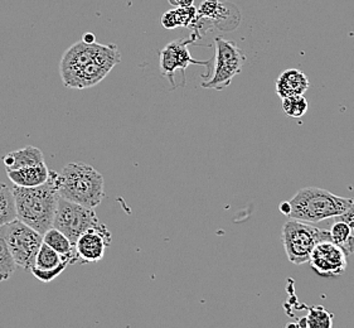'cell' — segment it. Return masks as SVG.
Masks as SVG:
<instances>
[{"label": "cell", "mask_w": 354, "mask_h": 328, "mask_svg": "<svg viewBox=\"0 0 354 328\" xmlns=\"http://www.w3.org/2000/svg\"><path fill=\"white\" fill-rule=\"evenodd\" d=\"M58 173L50 171L46 183L37 187H12L15 193L17 217L38 233L44 234L53 228L59 190L57 183Z\"/></svg>", "instance_id": "cell-1"}, {"label": "cell", "mask_w": 354, "mask_h": 328, "mask_svg": "<svg viewBox=\"0 0 354 328\" xmlns=\"http://www.w3.org/2000/svg\"><path fill=\"white\" fill-rule=\"evenodd\" d=\"M59 196L82 206L95 208L105 197L102 174L90 164H66L57 177Z\"/></svg>", "instance_id": "cell-2"}, {"label": "cell", "mask_w": 354, "mask_h": 328, "mask_svg": "<svg viewBox=\"0 0 354 328\" xmlns=\"http://www.w3.org/2000/svg\"><path fill=\"white\" fill-rule=\"evenodd\" d=\"M289 202L291 212L288 217L315 225L347 212L354 199L340 197L318 187H304Z\"/></svg>", "instance_id": "cell-3"}, {"label": "cell", "mask_w": 354, "mask_h": 328, "mask_svg": "<svg viewBox=\"0 0 354 328\" xmlns=\"http://www.w3.org/2000/svg\"><path fill=\"white\" fill-rule=\"evenodd\" d=\"M281 240L289 262L301 265L309 263L313 251L319 243L329 240V233L312 224L290 219L283 224Z\"/></svg>", "instance_id": "cell-4"}, {"label": "cell", "mask_w": 354, "mask_h": 328, "mask_svg": "<svg viewBox=\"0 0 354 328\" xmlns=\"http://www.w3.org/2000/svg\"><path fill=\"white\" fill-rule=\"evenodd\" d=\"M216 44V64L213 67L211 79L202 82V87L223 90L230 86L246 62V56L234 41H228L222 37L214 38Z\"/></svg>", "instance_id": "cell-5"}, {"label": "cell", "mask_w": 354, "mask_h": 328, "mask_svg": "<svg viewBox=\"0 0 354 328\" xmlns=\"http://www.w3.org/2000/svg\"><path fill=\"white\" fill-rule=\"evenodd\" d=\"M7 240L17 266L23 271H32L42 246L43 234L17 219L7 225Z\"/></svg>", "instance_id": "cell-6"}, {"label": "cell", "mask_w": 354, "mask_h": 328, "mask_svg": "<svg viewBox=\"0 0 354 328\" xmlns=\"http://www.w3.org/2000/svg\"><path fill=\"white\" fill-rule=\"evenodd\" d=\"M99 222L97 215L91 207L82 206L59 197L53 228L62 231L73 245H76L80 236Z\"/></svg>", "instance_id": "cell-7"}, {"label": "cell", "mask_w": 354, "mask_h": 328, "mask_svg": "<svg viewBox=\"0 0 354 328\" xmlns=\"http://www.w3.org/2000/svg\"><path fill=\"white\" fill-rule=\"evenodd\" d=\"M120 61L121 55L116 44H101L96 56L64 86L82 90L97 85Z\"/></svg>", "instance_id": "cell-8"}, {"label": "cell", "mask_w": 354, "mask_h": 328, "mask_svg": "<svg viewBox=\"0 0 354 328\" xmlns=\"http://www.w3.org/2000/svg\"><path fill=\"white\" fill-rule=\"evenodd\" d=\"M197 39L196 33L192 35L191 38L177 39L168 43L163 50L160 51V71L164 78H168L171 86L174 84V73L180 70L185 75V71L189 64H202L208 66L209 61H197L192 57L191 52L188 50V44Z\"/></svg>", "instance_id": "cell-9"}, {"label": "cell", "mask_w": 354, "mask_h": 328, "mask_svg": "<svg viewBox=\"0 0 354 328\" xmlns=\"http://www.w3.org/2000/svg\"><path fill=\"white\" fill-rule=\"evenodd\" d=\"M347 257L337 244L326 240L315 246L309 264L323 278H338L347 269Z\"/></svg>", "instance_id": "cell-10"}, {"label": "cell", "mask_w": 354, "mask_h": 328, "mask_svg": "<svg viewBox=\"0 0 354 328\" xmlns=\"http://www.w3.org/2000/svg\"><path fill=\"white\" fill-rule=\"evenodd\" d=\"M111 233L106 225L97 224L78 237L76 243L78 260L81 264L97 263L104 259L105 250L111 244Z\"/></svg>", "instance_id": "cell-11"}, {"label": "cell", "mask_w": 354, "mask_h": 328, "mask_svg": "<svg viewBox=\"0 0 354 328\" xmlns=\"http://www.w3.org/2000/svg\"><path fill=\"white\" fill-rule=\"evenodd\" d=\"M100 46L99 43H86L81 39L64 52L59 62V75L64 85L96 56Z\"/></svg>", "instance_id": "cell-12"}, {"label": "cell", "mask_w": 354, "mask_h": 328, "mask_svg": "<svg viewBox=\"0 0 354 328\" xmlns=\"http://www.w3.org/2000/svg\"><path fill=\"white\" fill-rule=\"evenodd\" d=\"M309 80L304 72L298 69H290L283 71L277 80V93L281 98H289L294 95H304L309 89Z\"/></svg>", "instance_id": "cell-13"}, {"label": "cell", "mask_w": 354, "mask_h": 328, "mask_svg": "<svg viewBox=\"0 0 354 328\" xmlns=\"http://www.w3.org/2000/svg\"><path fill=\"white\" fill-rule=\"evenodd\" d=\"M8 179L13 182V185L19 187H37L46 183L50 177V171L46 162L30 165L21 170L8 171Z\"/></svg>", "instance_id": "cell-14"}, {"label": "cell", "mask_w": 354, "mask_h": 328, "mask_svg": "<svg viewBox=\"0 0 354 328\" xmlns=\"http://www.w3.org/2000/svg\"><path fill=\"white\" fill-rule=\"evenodd\" d=\"M43 162H44V156L42 152L32 145L24 147L23 149L10 152L3 157V163L6 165L7 172L21 170V168L36 165Z\"/></svg>", "instance_id": "cell-15"}, {"label": "cell", "mask_w": 354, "mask_h": 328, "mask_svg": "<svg viewBox=\"0 0 354 328\" xmlns=\"http://www.w3.org/2000/svg\"><path fill=\"white\" fill-rule=\"evenodd\" d=\"M78 259L75 257H62L56 250L52 249L47 244H42L36 257V264L33 268L41 271H53L64 264H77Z\"/></svg>", "instance_id": "cell-16"}, {"label": "cell", "mask_w": 354, "mask_h": 328, "mask_svg": "<svg viewBox=\"0 0 354 328\" xmlns=\"http://www.w3.org/2000/svg\"><path fill=\"white\" fill-rule=\"evenodd\" d=\"M329 242L337 244L346 251L348 257L354 253V233L347 222L335 219L333 225L328 228Z\"/></svg>", "instance_id": "cell-17"}, {"label": "cell", "mask_w": 354, "mask_h": 328, "mask_svg": "<svg viewBox=\"0 0 354 328\" xmlns=\"http://www.w3.org/2000/svg\"><path fill=\"white\" fill-rule=\"evenodd\" d=\"M43 243L47 244L52 249L56 250L57 253H59L62 257H75L78 259L76 245H73L71 240L58 228H50L47 233H44Z\"/></svg>", "instance_id": "cell-18"}, {"label": "cell", "mask_w": 354, "mask_h": 328, "mask_svg": "<svg viewBox=\"0 0 354 328\" xmlns=\"http://www.w3.org/2000/svg\"><path fill=\"white\" fill-rule=\"evenodd\" d=\"M17 263L9 249L7 240V225L0 228V283L6 282L13 275Z\"/></svg>", "instance_id": "cell-19"}, {"label": "cell", "mask_w": 354, "mask_h": 328, "mask_svg": "<svg viewBox=\"0 0 354 328\" xmlns=\"http://www.w3.org/2000/svg\"><path fill=\"white\" fill-rule=\"evenodd\" d=\"M15 193L10 187L0 182V228L17 220Z\"/></svg>", "instance_id": "cell-20"}, {"label": "cell", "mask_w": 354, "mask_h": 328, "mask_svg": "<svg viewBox=\"0 0 354 328\" xmlns=\"http://www.w3.org/2000/svg\"><path fill=\"white\" fill-rule=\"evenodd\" d=\"M298 327L330 328L333 327V314L329 313L324 307H312L304 318L299 320Z\"/></svg>", "instance_id": "cell-21"}, {"label": "cell", "mask_w": 354, "mask_h": 328, "mask_svg": "<svg viewBox=\"0 0 354 328\" xmlns=\"http://www.w3.org/2000/svg\"><path fill=\"white\" fill-rule=\"evenodd\" d=\"M283 110L289 118H301L308 111V100L304 95H294L283 99Z\"/></svg>", "instance_id": "cell-22"}, {"label": "cell", "mask_w": 354, "mask_h": 328, "mask_svg": "<svg viewBox=\"0 0 354 328\" xmlns=\"http://www.w3.org/2000/svg\"><path fill=\"white\" fill-rule=\"evenodd\" d=\"M223 12H226V8L220 3V0H205L199 7L198 15L217 21L223 17Z\"/></svg>", "instance_id": "cell-23"}, {"label": "cell", "mask_w": 354, "mask_h": 328, "mask_svg": "<svg viewBox=\"0 0 354 328\" xmlns=\"http://www.w3.org/2000/svg\"><path fill=\"white\" fill-rule=\"evenodd\" d=\"M68 266H70V265L64 264L62 266L57 268V269H53V271H41V269H37V268H32L30 273H32V274L35 275V278L38 279L39 282L50 283L52 280H55L58 275H61V273H64Z\"/></svg>", "instance_id": "cell-24"}, {"label": "cell", "mask_w": 354, "mask_h": 328, "mask_svg": "<svg viewBox=\"0 0 354 328\" xmlns=\"http://www.w3.org/2000/svg\"><path fill=\"white\" fill-rule=\"evenodd\" d=\"M162 26L165 29L178 28L177 13H176V8L170 9L168 12H165L162 15Z\"/></svg>", "instance_id": "cell-25"}, {"label": "cell", "mask_w": 354, "mask_h": 328, "mask_svg": "<svg viewBox=\"0 0 354 328\" xmlns=\"http://www.w3.org/2000/svg\"><path fill=\"white\" fill-rule=\"evenodd\" d=\"M335 219H338V220H342V221L347 222L348 225L352 228L354 233V202L352 206L349 207V210H348L347 212H344L343 215H340L338 217H335Z\"/></svg>", "instance_id": "cell-26"}, {"label": "cell", "mask_w": 354, "mask_h": 328, "mask_svg": "<svg viewBox=\"0 0 354 328\" xmlns=\"http://www.w3.org/2000/svg\"><path fill=\"white\" fill-rule=\"evenodd\" d=\"M279 208H280V211H281L283 215H286V216H289V215H290L291 205L289 201H283V202H281Z\"/></svg>", "instance_id": "cell-27"}, {"label": "cell", "mask_w": 354, "mask_h": 328, "mask_svg": "<svg viewBox=\"0 0 354 328\" xmlns=\"http://www.w3.org/2000/svg\"><path fill=\"white\" fill-rule=\"evenodd\" d=\"M82 41L86 43H95L96 42V37L93 33H85L82 37Z\"/></svg>", "instance_id": "cell-28"}, {"label": "cell", "mask_w": 354, "mask_h": 328, "mask_svg": "<svg viewBox=\"0 0 354 328\" xmlns=\"http://www.w3.org/2000/svg\"><path fill=\"white\" fill-rule=\"evenodd\" d=\"M194 6V0H180V7L188 8Z\"/></svg>", "instance_id": "cell-29"}, {"label": "cell", "mask_w": 354, "mask_h": 328, "mask_svg": "<svg viewBox=\"0 0 354 328\" xmlns=\"http://www.w3.org/2000/svg\"><path fill=\"white\" fill-rule=\"evenodd\" d=\"M170 3V6H173L174 8L180 7V0H168Z\"/></svg>", "instance_id": "cell-30"}]
</instances>
